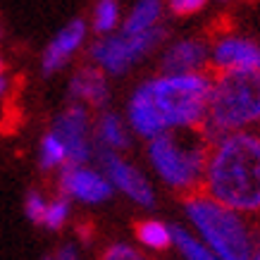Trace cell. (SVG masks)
Listing matches in <instances>:
<instances>
[{
	"instance_id": "obj_23",
	"label": "cell",
	"mask_w": 260,
	"mask_h": 260,
	"mask_svg": "<svg viewBox=\"0 0 260 260\" xmlns=\"http://www.w3.org/2000/svg\"><path fill=\"white\" fill-rule=\"evenodd\" d=\"M12 95H15V77H12L8 62L0 57V119L5 117L8 108L12 105Z\"/></svg>"
},
{
	"instance_id": "obj_19",
	"label": "cell",
	"mask_w": 260,
	"mask_h": 260,
	"mask_svg": "<svg viewBox=\"0 0 260 260\" xmlns=\"http://www.w3.org/2000/svg\"><path fill=\"white\" fill-rule=\"evenodd\" d=\"M172 251L179 260H220L186 224H172Z\"/></svg>"
},
{
	"instance_id": "obj_20",
	"label": "cell",
	"mask_w": 260,
	"mask_h": 260,
	"mask_svg": "<svg viewBox=\"0 0 260 260\" xmlns=\"http://www.w3.org/2000/svg\"><path fill=\"white\" fill-rule=\"evenodd\" d=\"M72 217H74V205L55 191V193H50V201H48V208H46V213H43L41 227L60 234L62 229L70 227Z\"/></svg>"
},
{
	"instance_id": "obj_4",
	"label": "cell",
	"mask_w": 260,
	"mask_h": 260,
	"mask_svg": "<svg viewBox=\"0 0 260 260\" xmlns=\"http://www.w3.org/2000/svg\"><path fill=\"white\" fill-rule=\"evenodd\" d=\"M143 153L148 170L167 191L179 193L181 198L203 191L210 143L201 129L162 134L153 141H146Z\"/></svg>"
},
{
	"instance_id": "obj_21",
	"label": "cell",
	"mask_w": 260,
	"mask_h": 260,
	"mask_svg": "<svg viewBox=\"0 0 260 260\" xmlns=\"http://www.w3.org/2000/svg\"><path fill=\"white\" fill-rule=\"evenodd\" d=\"M48 201H50V193L43 191V189H39V186H34V189H29L26 193H24L22 210H24L26 220L31 222V224L41 227V220H43V213H46V208H48Z\"/></svg>"
},
{
	"instance_id": "obj_18",
	"label": "cell",
	"mask_w": 260,
	"mask_h": 260,
	"mask_svg": "<svg viewBox=\"0 0 260 260\" xmlns=\"http://www.w3.org/2000/svg\"><path fill=\"white\" fill-rule=\"evenodd\" d=\"M36 165L46 174H60L70 165V153L64 148V143L50 129H46L36 143Z\"/></svg>"
},
{
	"instance_id": "obj_25",
	"label": "cell",
	"mask_w": 260,
	"mask_h": 260,
	"mask_svg": "<svg viewBox=\"0 0 260 260\" xmlns=\"http://www.w3.org/2000/svg\"><path fill=\"white\" fill-rule=\"evenodd\" d=\"M205 0H170L167 3V12L174 17H191V15H198L205 10Z\"/></svg>"
},
{
	"instance_id": "obj_13",
	"label": "cell",
	"mask_w": 260,
	"mask_h": 260,
	"mask_svg": "<svg viewBox=\"0 0 260 260\" xmlns=\"http://www.w3.org/2000/svg\"><path fill=\"white\" fill-rule=\"evenodd\" d=\"M112 101V86L110 79L95 70L93 64H79L77 70H72L67 79V103L81 105L91 112H101L110 108Z\"/></svg>"
},
{
	"instance_id": "obj_2",
	"label": "cell",
	"mask_w": 260,
	"mask_h": 260,
	"mask_svg": "<svg viewBox=\"0 0 260 260\" xmlns=\"http://www.w3.org/2000/svg\"><path fill=\"white\" fill-rule=\"evenodd\" d=\"M203 193L241 215H260V129L210 143Z\"/></svg>"
},
{
	"instance_id": "obj_3",
	"label": "cell",
	"mask_w": 260,
	"mask_h": 260,
	"mask_svg": "<svg viewBox=\"0 0 260 260\" xmlns=\"http://www.w3.org/2000/svg\"><path fill=\"white\" fill-rule=\"evenodd\" d=\"M186 227L220 260H253L260 248L255 229L246 215L217 203L203 191L184 198L181 203Z\"/></svg>"
},
{
	"instance_id": "obj_6",
	"label": "cell",
	"mask_w": 260,
	"mask_h": 260,
	"mask_svg": "<svg viewBox=\"0 0 260 260\" xmlns=\"http://www.w3.org/2000/svg\"><path fill=\"white\" fill-rule=\"evenodd\" d=\"M170 41L167 26H160L148 34H124L117 31L105 39H93L88 43L86 57L88 64L101 70L108 79H122L126 74L146 62L153 53H160V48Z\"/></svg>"
},
{
	"instance_id": "obj_8",
	"label": "cell",
	"mask_w": 260,
	"mask_h": 260,
	"mask_svg": "<svg viewBox=\"0 0 260 260\" xmlns=\"http://www.w3.org/2000/svg\"><path fill=\"white\" fill-rule=\"evenodd\" d=\"M57 193L67 198L72 205L84 208H98L115 198V189L98 162L67 165L57 174Z\"/></svg>"
},
{
	"instance_id": "obj_5",
	"label": "cell",
	"mask_w": 260,
	"mask_h": 260,
	"mask_svg": "<svg viewBox=\"0 0 260 260\" xmlns=\"http://www.w3.org/2000/svg\"><path fill=\"white\" fill-rule=\"evenodd\" d=\"M253 129H260V72L215 74L201 126L208 143Z\"/></svg>"
},
{
	"instance_id": "obj_11",
	"label": "cell",
	"mask_w": 260,
	"mask_h": 260,
	"mask_svg": "<svg viewBox=\"0 0 260 260\" xmlns=\"http://www.w3.org/2000/svg\"><path fill=\"white\" fill-rule=\"evenodd\" d=\"M210 67L215 74L260 72V43L244 34H220L210 41Z\"/></svg>"
},
{
	"instance_id": "obj_24",
	"label": "cell",
	"mask_w": 260,
	"mask_h": 260,
	"mask_svg": "<svg viewBox=\"0 0 260 260\" xmlns=\"http://www.w3.org/2000/svg\"><path fill=\"white\" fill-rule=\"evenodd\" d=\"M43 260H86V255H84V251H81V246L77 241H62L57 248L46 253Z\"/></svg>"
},
{
	"instance_id": "obj_10",
	"label": "cell",
	"mask_w": 260,
	"mask_h": 260,
	"mask_svg": "<svg viewBox=\"0 0 260 260\" xmlns=\"http://www.w3.org/2000/svg\"><path fill=\"white\" fill-rule=\"evenodd\" d=\"M91 29H88V19L86 17H72L57 29L48 43L41 50V72L46 77L60 74L74 62V57H79L81 53L88 50L91 43Z\"/></svg>"
},
{
	"instance_id": "obj_15",
	"label": "cell",
	"mask_w": 260,
	"mask_h": 260,
	"mask_svg": "<svg viewBox=\"0 0 260 260\" xmlns=\"http://www.w3.org/2000/svg\"><path fill=\"white\" fill-rule=\"evenodd\" d=\"M167 5L160 0H136L134 5L124 10V22L119 31L124 34H148L165 26Z\"/></svg>"
},
{
	"instance_id": "obj_12",
	"label": "cell",
	"mask_w": 260,
	"mask_h": 260,
	"mask_svg": "<svg viewBox=\"0 0 260 260\" xmlns=\"http://www.w3.org/2000/svg\"><path fill=\"white\" fill-rule=\"evenodd\" d=\"M210 67V41L205 36L170 39L158 53V70L162 74H198Z\"/></svg>"
},
{
	"instance_id": "obj_16",
	"label": "cell",
	"mask_w": 260,
	"mask_h": 260,
	"mask_svg": "<svg viewBox=\"0 0 260 260\" xmlns=\"http://www.w3.org/2000/svg\"><path fill=\"white\" fill-rule=\"evenodd\" d=\"M136 246L146 253H165L172 248V224L158 220V217H146L134 224Z\"/></svg>"
},
{
	"instance_id": "obj_26",
	"label": "cell",
	"mask_w": 260,
	"mask_h": 260,
	"mask_svg": "<svg viewBox=\"0 0 260 260\" xmlns=\"http://www.w3.org/2000/svg\"><path fill=\"white\" fill-rule=\"evenodd\" d=\"M253 260H260V248H258V253H255V258H253Z\"/></svg>"
},
{
	"instance_id": "obj_27",
	"label": "cell",
	"mask_w": 260,
	"mask_h": 260,
	"mask_svg": "<svg viewBox=\"0 0 260 260\" xmlns=\"http://www.w3.org/2000/svg\"><path fill=\"white\" fill-rule=\"evenodd\" d=\"M0 43H3V29H0Z\"/></svg>"
},
{
	"instance_id": "obj_17",
	"label": "cell",
	"mask_w": 260,
	"mask_h": 260,
	"mask_svg": "<svg viewBox=\"0 0 260 260\" xmlns=\"http://www.w3.org/2000/svg\"><path fill=\"white\" fill-rule=\"evenodd\" d=\"M122 22H124V8L117 0H98L91 8V15H88V29H91V36L93 39H105V36H112L122 29Z\"/></svg>"
},
{
	"instance_id": "obj_7",
	"label": "cell",
	"mask_w": 260,
	"mask_h": 260,
	"mask_svg": "<svg viewBox=\"0 0 260 260\" xmlns=\"http://www.w3.org/2000/svg\"><path fill=\"white\" fill-rule=\"evenodd\" d=\"M55 132L57 139L64 143L70 153V165H86L98 160V150L93 141V112L67 103L55 112V117L48 126Z\"/></svg>"
},
{
	"instance_id": "obj_14",
	"label": "cell",
	"mask_w": 260,
	"mask_h": 260,
	"mask_svg": "<svg viewBox=\"0 0 260 260\" xmlns=\"http://www.w3.org/2000/svg\"><path fill=\"white\" fill-rule=\"evenodd\" d=\"M93 141L98 155H124L132 148L134 134L126 124L124 115L115 108H105L101 112H93Z\"/></svg>"
},
{
	"instance_id": "obj_9",
	"label": "cell",
	"mask_w": 260,
	"mask_h": 260,
	"mask_svg": "<svg viewBox=\"0 0 260 260\" xmlns=\"http://www.w3.org/2000/svg\"><path fill=\"white\" fill-rule=\"evenodd\" d=\"M98 165L110 179L115 193L124 196L129 203L143 210H153L158 205V189L153 179L126 155H115V153L98 155Z\"/></svg>"
},
{
	"instance_id": "obj_1",
	"label": "cell",
	"mask_w": 260,
	"mask_h": 260,
	"mask_svg": "<svg viewBox=\"0 0 260 260\" xmlns=\"http://www.w3.org/2000/svg\"><path fill=\"white\" fill-rule=\"evenodd\" d=\"M213 74H150L136 84L124 103L126 124L141 141L170 132H196L205 122Z\"/></svg>"
},
{
	"instance_id": "obj_22",
	"label": "cell",
	"mask_w": 260,
	"mask_h": 260,
	"mask_svg": "<svg viewBox=\"0 0 260 260\" xmlns=\"http://www.w3.org/2000/svg\"><path fill=\"white\" fill-rule=\"evenodd\" d=\"M98 260H153V258L146 251H141L136 244H132V241H110V244H105Z\"/></svg>"
}]
</instances>
